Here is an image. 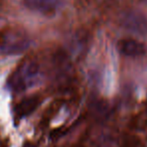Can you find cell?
<instances>
[{
    "label": "cell",
    "mask_w": 147,
    "mask_h": 147,
    "mask_svg": "<svg viewBox=\"0 0 147 147\" xmlns=\"http://www.w3.org/2000/svg\"><path fill=\"white\" fill-rule=\"evenodd\" d=\"M23 147H34L32 144H30V143H26V144H24V146Z\"/></svg>",
    "instance_id": "cell-7"
},
{
    "label": "cell",
    "mask_w": 147,
    "mask_h": 147,
    "mask_svg": "<svg viewBox=\"0 0 147 147\" xmlns=\"http://www.w3.org/2000/svg\"><path fill=\"white\" fill-rule=\"evenodd\" d=\"M40 78L39 65L33 59H26L17 67L8 80L9 88L15 93H23L34 87Z\"/></svg>",
    "instance_id": "cell-1"
},
{
    "label": "cell",
    "mask_w": 147,
    "mask_h": 147,
    "mask_svg": "<svg viewBox=\"0 0 147 147\" xmlns=\"http://www.w3.org/2000/svg\"><path fill=\"white\" fill-rule=\"evenodd\" d=\"M40 104V98L38 96H31L21 100L15 107V116L18 120L28 117L37 109Z\"/></svg>",
    "instance_id": "cell-6"
},
{
    "label": "cell",
    "mask_w": 147,
    "mask_h": 147,
    "mask_svg": "<svg viewBox=\"0 0 147 147\" xmlns=\"http://www.w3.org/2000/svg\"><path fill=\"white\" fill-rule=\"evenodd\" d=\"M118 51L124 57H138L146 53L144 45L140 41L133 38H123L119 40Z\"/></svg>",
    "instance_id": "cell-5"
},
{
    "label": "cell",
    "mask_w": 147,
    "mask_h": 147,
    "mask_svg": "<svg viewBox=\"0 0 147 147\" xmlns=\"http://www.w3.org/2000/svg\"><path fill=\"white\" fill-rule=\"evenodd\" d=\"M121 26L126 30L137 34H146L147 33V18L139 11L130 10L125 12L121 16Z\"/></svg>",
    "instance_id": "cell-2"
},
{
    "label": "cell",
    "mask_w": 147,
    "mask_h": 147,
    "mask_svg": "<svg viewBox=\"0 0 147 147\" xmlns=\"http://www.w3.org/2000/svg\"><path fill=\"white\" fill-rule=\"evenodd\" d=\"M30 45L26 36L20 34H13L5 37L0 47V51L5 55H19L23 53Z\"/></svg>",
    "instance_id": "cell-4"
},
{
    "label": "cell",
    "mask_w": 147,
    "mask_h": 147,
    "mask_svg": "<svg viewBox=\"0 0 147 147\" xmlns=\"http://www.w3.org/2000/svg\"><path fill=\"white\" fill-rule=\"evenodd\" d=\"M144 1H147V0H144Z\"/></svg>",
    "instance_id": "cell-8"
},
{
    "label": "cell",
    "mask_w": 147,
    "mask_h": 147,
    "mask_svg": "<svg viewBox=\"0 0 147 147\" xmlns=\"http://www.w3.org/2000/svg\"><path fill=\"white\" fill-rule=\"evenodd\" d=\"M23 4L33 12L51 16L63 6V0H23Z\"/></svg>",
    "instance_id": "cell-3"
}]
</instances>
